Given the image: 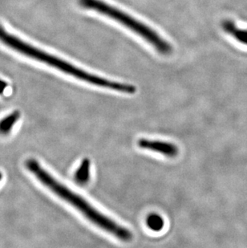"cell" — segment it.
<instances>
[{"instance_id": "obj_1", "label": "cell", "mask_w": 247, "mask_h": 248, "mask_svg": "<svg viewBox=\"0 0 247 248\" xmlns=\"http://www.w3.org/2000/svg\"><path fill=\"white\" fill-rule=\"evenodd\" d=\"M25 166L30 173L40 183H42L44 186L77 209L79 213H81L93 224L108 232V234H112L122 241L128 242L133 239V234L129 230L105 216L91 203H89L84 198L59 182L38 161L34 158H29L26 161Z\"/></svg>"}, {"instance_id": "obj_2", "label": "cell", "mask_w": 247, "mask_h": 248, "mask_svg": "<svg viewBox=\"0 0 247 248\" xmlns=\"http://www.w3.org/2000/svg\"><path fill=\"white\" fill-rule=\"evenodd\" d=\"M0 42L15 52H19L20 54L42 62L45 64L49 65L50 67L56 68L57 70L63 72V73L72 76L78 80H83L84 82L105 88V89L124 93H135L137 90L136 87L132 84H123V83L117 82V81L100 78L98 76L88 73L86 71L83 70L81 68L63 61L62 59L58 58L43 50L39 49L37 47H34L24 40H20L15 35L8 32L1 25H0Z\"/></svg>"}, {"instance_id": "obj_3", "label": "cell", "mask_w": 247, "mask_h": 248, "mask_svg": "<svg viewBox=\"0 0 247 248\" xmlns=\"http://www.w3.org/2000/svg\"><path fill=\"white\" fill-rule=\"evenodd\" d=\"M79 3L81 7L86 9L93 10L122 24L146 40L161 54H170L173 51L170 44L161 37L158 33L133 16L126 14L125 12H122V10L117 9L102 0H79Z\"/></svg>"}, {"instance_id": "obj_4", "label": "cell", "mask_w": 247, "mask_h": 248, "mask_svg": "<svg viewBox=\"0 0 247 248\" xmlns=\"http://www.w3.org/2000/svg\"><path fill=\"white\" fill-rule=\"evenodd\" d=\"M138 144L140 149L159 153L169 157H176L179 152L177 145H175L173 143L166 142L161 140H153L141 138L138 140Z\"/></svg>"}, {"instance_id": "obj_5", "label": "cell", "mask_w": 247, "mask_h": 248, "mask_svg": "<svg viewBox=\"0 0 247 248\" xmlns=\"http://www.w3.org/2000/svg\"><path fill=\"white\" fill-rule=\"evenodd\" d=\"M222 28L226 32L232 35L238 42L247 45V29L238 28L231 20H225L222 23Z\"/></svg>"}, {"instance_id": "obj_6", "label": "cell", "mask_w": 247, "mask_h": 248, "mask_svg": "<svg viewBox=\"0 0 247 248\" xmlns=\"http://www.w3.org/2000/svg\"><path fill=\"white\" fill-rule=\"evenodd\" d=\"M90 161L84 158L75 173V180L79 185L84 186L89 183L90 178Z\"/></svg>"}, {"instance_id": "obj_7", "label": "cell", "mask_w": 247, "mask_h": 248, "mask_svg": "<svg viewBox=\"0 0 247 248\" xmlns=\"http://www.w3.org/2000/svg\"><path fill=\"white\" fill-rule=\"evenodd\" d=\"M19 117H20L19 112L18 111H15L7 117H4L3 119L1 120L0 121V134L2 135L8 134V133L13 129V126L19 120Z\"/></svg>"}, {"instance_id": "obj_8", "label": "cell", "mask_w": 247, "mask_h": 248, "mask_svg": "<svg viewBox=\"0 0 247 248\" xmlns=\"http://www.w3.org/2000/svg\"><path fill=\"white\" fill-rule=\"evenodd\" d=\"M146 224L153 232H160L163 228L165 222L158 214H150L146 218Z\"/></svg>"}, {"instance_id": "obj_9", "label": "cell", "mask_w": 247, "mask_h": 248, "mask_svg": "<svg viewBox=\"0 0 247 248\" xmlns=\"http://www.w3.org/2000/svg\"><path fill=\"white\" fill-rule=\"evenodd\" d=\"M7 87V84L4 80L0 79V94H2L5 91V89Z\"/></svg>"}, {"instance_id": "obj_10", "label": "cell", "mask_w": 247, "mask_h": 248, "mask_svg": "<svg viewBox=\"0 0 247 248\" xmlns=\"http://www.w3.org/2000/svg\"><path fill=\"white\" fill-rule=\"evenodd\" d=\"M2 173H1V172H0V181L2 180Z\"/></svg>"}]
</instances>
